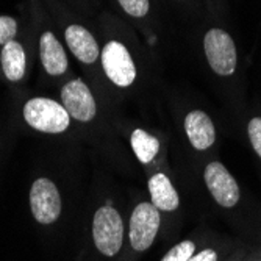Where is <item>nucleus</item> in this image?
<instances>
[{
	"label": "nucleus",
	"mask_w": 261,
	"mask_h": 261,
	"mask_svg": "<svg viewBox=\"0 0 261 261\" xmlns=\"http://www.w3.org/2000/svg\"><path fill=\"white\" fill-rule=\"evenodd\" d=\"M23 119L30 127L42 133H63L70 124V116L66 108L45 97L30 99L23 107Z\"/></svg>",
	"instance_id": "obj_1"
},
{
	"label": "nucleus",
	"mask_w": 261,
	"mask_h": 261,
	"mask_svg": "<svg viewBox=\"0 0 261 261\" xmlns=\"http://www.w3.org/2000/svg\"><path fill=\"white\" fill-rule=\"evenodd\" d=\"M92 238L96 247L107 256H114L122 247L124 224L113 206H102L92 221Z\"/></svg>",
	"instance_id": "obj_2"
},
{
	"label": "nucleus",
	"mask_w": 261,
	"mask_h": 261,
	"mask_svg": "<svg viewBox=\"0 0 261 261\" xmlns=\"http://www.w3.org/2000/svg\"><path fill=\"white\" fill-rule=\"evenodd\" d=\"M208 64L218 75H231L236 69V47L231 36L221 30L211 29L203 39Z\"/></svg>",
	"instance_id": "obj_3"
},
{
	"label": "nucleus",
	"mask_w": 261,
	"mask_h": 261,
	"mask_svg": "<svg viewBox=\"0 0 261 261\" xmlns=\"http://www.w3.org/2000/svg\"><path fill=\"white\" fill-rule=\"evenodd\" d=\"M161 224L160 210L149 202L139 203L130 218V244L135 250L144 252L147 250L158 233Z\"/></svg>",
	"instance_id": "obj_4"
},
{
	"label": "nucleus",
	"mask_w": 261,
	"mask_h": 261,
	"mask_svg": "<svg viewBox=\"0 0 261 261\" xmlns=\"http://www.w3.org/2000/svg\"><path fill=\"white\" fill-rule=\"evenodd\" d=\"M102 66L107 77L121 88L130 86L136 79V67L127 47L117 41H110L102 50Z\"/></svg>",
	"instance_id": "obj_5"
},
{
	"label": "nucleus",
	"mask_w": 261,
	"mask_h": 261,
	"mask_svg": "<svg viewBox=\"0 0 261 261\" xmlns=\"http://www.w3.org/2000/svg\"><path fill=\"white\" fill-rule=\"evenodd\" d=\"M32 215L39 224H52L61 215L58 188L49 178H38L30 189Z\"/></svg>",
	"instance_id": "obj_6"
},
{
	"label": "nucleus",
	"mask_w": 261,
	"mask_h": 261,
	"mask_svg": "<svg viewBox=\"0 0 261 261\" xmlns=\"http://www.w3.org/2000/svg\"><path fill=\"white\" fill-rule=\"evenodd\" d=\"M205 183L215 200L224 206L231 208L240 200V186L225 166L219 161H213L205 169Z\"/></svg>",
	"instance_id": "obj_7"
},
{
	"label": "nucleus",
	"mask_w": 261,
	"mask_h": 261,
	"mask_svg": "<svg viewBox=\"0 0 261 261\" xmlns=\"http://www.w3.org/2000/svg\"><path fill=\"white\" fill-rule=\"evenodd\" d=\"M63 107L70 117L80 122H89L96 116V100L91 89L82 80H70L61 89Z\"/></svg>",
	"instance_id": "obj_8"
},
{
	"label": "nucleus",
	"mask_w": 261,
	"mask_h": 261,
	"mask_svg": "<svg viewBox=\"0 0 261 261\" xmlns=\"http://www.w3.org/2000/svg\"><path fill=\"white\" fill-rule=\"evenodd\" d=\"M185 130L189 142L197 150H206L215 144L216 132L210 116L200 110L191 111L185 119Z\"/></svg>",
	"instance_id": "obj_9"
},
{
	"label": "nucleus",
	"mask_w": 261,
	"mask_h": 261,
	"mask_svg": "<svg viewBox=\"0 0 261 261\" xmlns=\"http://www.w3.org/2000/svg\"><path fill=\"white\" fill-rule=\"evenodd\" d=\"M66 42L70 52L85 64H91L99 58V45L94 36L82 25H69L66 29Z\"/></svg>",
	"instance_id": "obj_10"
},
{
	"label": "nucleus",
	"mask_w": 261,
	"mask_h": 261,
	"mask_svg": "<svg viewBox=\"0 0 261 261\" xmlns=\"http://www.w3.org/2000/svg\"><path fill=\"white\" fill-rule=\"evenodd\" d=\"M39 55L44 69L50 75H63L67 69V57L54 33L45 32L39 39Z\"/></svg>",
	"instance_id": "obj_11"
},
{
	"label": "nucleus",
	"mask_w": 261,
	"mask_h": 261,
	"mask_svg": "<svg viewBox=\"0 0 261 261\" xmlns=\"http://www.w3.org/2000/svg\"><path fill=\"white\" fill-rule=\"evenodd\" d=\"M149 193L152 197V203L161 211H174L178 208L180 199L172 186V181L161 172L155 174L149 180Z\"/></svg>",
	"instance_id": "obj_12"
},
{
	"label": "nucleus",
	"mask_w": 261,
	"mask_h": 261,
	"mask_svg": "<svg viewBox=\"0 0 261 261\" xmlns=\"http://www.w3.org/2000/svg\"><path fill=\"white\" fill-rule=\"evenodd\" d=\"M25 52L16 41H10L2 49V67L5 77L11 82H19L25 74Z\"/></svg>",
	"instance_id": "obj_13"
},
{
	"label": "nucleus",
	"mask_w": 261,
	"mask_h": 261,
	"mask_svg": "<svg viewBox=\"0 0 261 261\" xmlns=\"http://www.w3.org/2000/svg\"><path fill=\"white\" fill-rule=\"evenodd\" d=\"M130 141H132V149H133L135 155L138 156V160L141 163H144V164L153 161V158L156 156V153L160 150V141L153 135L141 130V128H136L132 133Z\"/></svg>",
	"instance_id": "obj_14"
},
{
	"label": "nucleus",
	"mask_w": 261,
	"mask_h": 261,
	"mask_svg": "<svg viewBox=\"0 0 261 261\" xmlns=\"http://www.w3.org/2000/svg\"><path fill=\"white\" fill-rule=\"evenodd\" d=\"M196 244L191 241H181L175 247H172L168 253L164 255L161 261H188L194 255Z\"/></svg>",
	"instance_id": "obj_15"
},
{
	"label": "nucleus",
	"mask_w": 261,
	"mask_h": 261,
	"mask_svg": "<svg viewBox=\"0 0 261 261\" xmlns=\"http://www.w3.org/2000/svg\"><path fill=\"white\" fill-rule=\"evenodd\" d=\"M17 33V22L10 16H0V44L13 41Z\"/></svg>",
	"instance_id": "obj_16"
},
{
	"label": "nucleus",
	"mask_w": 261,
	"mask_h": 261,
	"mask_svg": "<svg viewBox=\"0 0 261 261\" xmlns=\"http://www.w3.org/2000/svg\"><path fill=\"white\" fill-rule=\"evenodd\" d=\"M121 7L133 17H142L149 13V0H119Z\"/></svg>",
	"instance_id": "obj_17"
},
{
	"label": "nucleus",
	"mask_w": 261,
	"mask_h": 261,
	"mask_svg": "<svg viewBox=\"0 0 261 261\" xmlns=\"http://www.w3.org/2000/svg\"><path fill=\"white\" fill-rule=\"evenodd\" d=\"M247 132H249V138L256 155L261 158V117H253L249 122Z\"/></svg>",
	"instance_id": "obj_18"
},
{
	"label": "nucleus",
	"mask_w": 261,
	"mask_h": 261,
	"mask_svg": "<svg viewBox=\"0 0 261 261\" xmlns=\"http://www.w3.org/2000/svg\"><path fill=\"white\" fill-rule=\"evenodd\" d=\"M218 259V255L215 250H211V249H205L202 250L200 253L197 255H193L191 258H189L188 261H216Z\"/></svg>",
	"instance_id": "obj_19"
}]
</instances>
